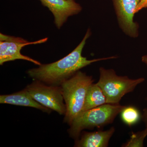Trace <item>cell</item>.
<instances>
[{
    "mask_svg": "<svg viewBox=\"0 0 147 147\" xmlns=\"http://www.w3.org/2000/svg\"><path fill=\"white\" fill-rule=\"evenodd\" d=\"M91 34L90 30H87L82 41L71 52L62 59L52 63L42 64L37 68L27 71L30 77L51 86H61L81 69L99 61L116 59L117 57H108L88 60L82 55L87 40Z\"/></svg>",
    "mask_w": 147,
    "mask_h": 147,
    "instance_id": "6da1fadb",
    "label": "cell"
},
{
    "mask_svg": "<svg viewBox=\"0 0 147 147\" xmlns=\"http://www.w3.org/2000/svg\"><path fill=\"white\" fill-rule=\"evenodd\" d=\"M94 80L79 71L61 85L66 112L63 121L70 125L83 111L88 89Z\"/></svg>",
    "mask_w": 147,
    "mask_h": 147,
    "instance_id": "7a4b0ae2",
    "label": "cell"
},
{
    "mask_svg": "<svg viewBox=\"0 0 147 147\" xmlns=\"http://www.w3.org/2000/svg\"><path fill=\"white\" fill-rule=\"evenodd\" d=\"M125 107L120 103H106L82 112L69 125V136L77 140L84 129L101 128L112 123Z\"/></svg>",
    "mask_w": 147,
    "mask_h": 147,
    "instance_id": "3957f363",
    "label": "cell"
},
{
    "mask_svg": "<svg viewBox=\"0 0 147 147\" xmlns=\"http://www.w3.org/2000/svg\"><path fill=\"white\" fill-rule=\"evenodd\" d=\"M99 79L96 84L104 93L107 103H120L125 94L134 90L139 84L145 81L144 78L129 79L127 76L117 75L113 69L99 68Z\"/></svg>",
    "mask_w": 147,
    "mask_h": 147,
    "instance_id": "277c9868",
    "label": "cell"
},
{
    "mask_svg": "<svg viewBox=\"0 0 147 147\" xmlns=\"http://www.w3.org/2000/svg\"><path fill=\"white\" fill-rule=\"evenodd\" d=\"M26 88L33 98L40 104L65 115L66 108L61 86H51L34 80Z\"/></svg>",
    "mask_w": 147,
    "mask_h": 147,
    "instance_id": "5b68a950",
    "label": "cell"
},
{
    "mask_svg": "<svg viewBox=\"0 0 147 147\" xmlns=\"http://www.w3.org/2000/svg\"><path fill=\"white\" fill-rule=\"evenodd\" d=\"M48 38L30 42L27 40L19 37H15L0 34V65H3L7 62L16 60H23L31 62L36 65L41 64L40 62L32 58L22 55L21 50L27 45H36L46 42Z\"/></svg>",
    "mask_w": 147,
    "mask_h": 147,
    "instance_id": "8992f818",
    "label": "cell"
},
{
    "mask_svg": "<svg viewBox=\"0 0 147 147\" xmlns=\"http://www.w3.org/2000/svg\"><path fill=\"white\" fill-rule=\"evenodd\" d=\"M140 0H113L119 25L124 32L129 37L138 35V24L134 22V14Z\"/></svg>",
    "mask_w": 147,
    "mask_h": 147,
    "instance_id": "52a82bcc",
    "label": "cell"
},
{
    "mask_svg": "<svg viewBox=\"0 0 147 147\" xmlns=\"http://www.w3.org/2000/svg\"><path fill=\"white\" fill-rule=\"evenodd\" d=\"M53 13L54 22L58 29L61 28L69 17L78 14L82 10L80 4L74 0H39Z\"/></svg>",
    "mask_w": 147,
    "mask_h": 147,
    "instance_id": "ba28073f",
    "label": "cell"
},
{
    "mask_svg": "<svg viewBox=\"0 0 147 147\" xmlns=\"http://www.w3.org/2000/svg\"><path fill=\"white\" fill-rule=\"evenodd\" d=\"M115 131V128L112 127L105 131L87 132L81 133V136L75 140L74 147H107L109 141Z\"/></svg>",
    "mask_w": 147,
    "mask_h": 147,
    "instance_id": "9c48e42d",
    "label": "cell"
},
{
    "mask_svg": "<svg viewBox=\"0 0 147 147\" xmlns=\"http://www.w3.org/2000/svg\"><path fill=\"white\" fill-rule=\"evenodd\" d=\"M0 103L32 107L50 114L52 110L46 108L34 100L27 89L10 94L0 96Z\"/></svg>",
    "mask_w": 147,
    "mask_h": 147,
    "instance_id": "30bf717a",
    "label": "cell"
},
{
    "mask_svg": "<svg viewBox=\"0 0 147 147\" xmlns=\"http://www.w3.org/2000/svg\"><path fill=\"white\" fill-rule=\"evenodd\" d=\"M106 103V96L102 90L96 84L93 83L88 89L82 112Z\"/></svg>",
    "mask_w": 147,
    "mask_h": 147,
    "instance_id": "8fae6325",
    "label": "cell"
},
{
    "mask_svg": "<svg viewBox=\"0 0 147 147\" xmlns=\"http://www.w3.org/2000/svg\"><path fill=\"white\" fill-rule=\"evenodd\" d=\"M121 117L124 123L129 126H131L139 121L140 113L135 107L126 106L121 112Z\"/></svg>",
    "mask_w": 147,
    "mask_h": 147,
    "instance_id": "7c38bea8",
    "label": "cell"
},
{
    "mask_svg": "<svg viewBox=\"0 0 147 147\" xmlns=\"http://www.w3.org/2000/svg\"><path fill=\"white\" fill-rule=\"evenodd\" d=\"M147 136V127L143 131L132 133L131 139L125 144L123 147H143L144 141Z\"/></svg>",
    "mask_w": 147,
    "mask_h": 147,
    "instance_id": "4fadbf2b",
    "label": "cell"
},
{
    "mask_svg": "<svg viewBox=\"0 0 147 147\" xmlns=\"http://www.w3.org/2000/svg\"><path fill=\"white\" fill-rule=\"evenodd\" d=\"M147 0H140L137 9H136V13L141 10L142 9L147 8Z\"/></svg>",
    "mask_w": 147,
    "mask_h": 147,
    "instance_id": "5bb4252c",
    "label": "cell"
},
{
    "mask_svg": "<svg viewBox=\"0 0 147 147\" xmlns=\"http://www.w3.org/2000/svg\"><path fill=\"white\" fill-rule=\"evenodd\" d=\"M146 100L147 101V97L146 98ZM142 119V120L144 123L146 127H147V108H145L143 110Z\"/></svg>",
    "mask_w": 147,
    "mask_h": 147,
    "instance_id": "9a60e30c",
    "label": "cell"
},
{
    "mask_svg": "<svg viewBox=\"0 0 147 147\" xmlns=\"http://www.w3.org/2000/svg\"><path fill=\"white\" fill-rule=\"evenodd\" d=\"M142 61L147 65V55L143 56L142 58Z\"/></svg>",
    "mask_w": 147,
    "mask_h": 147,
    "instance_id": "2e32d148",
    "label": "cell"
}]
</instances>
